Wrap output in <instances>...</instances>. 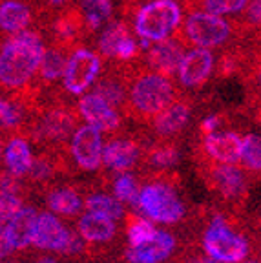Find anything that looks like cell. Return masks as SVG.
<instances>
[{
  "instance_id": "obj_14",
  "label": "cell",
  "mask_w": 261,
  "mask_h": 263,
  "mask_svg": "<svg viewBox=\"0 0 261 263\" xmlns=\"http://www.w3.org/2000/svg\"><path fill=\"white\" fill-rule=\"evenodd\" d=\"M79 117L86 121V124L97 128L106 137H115L128 130L126 117L119 110L111 108L110 104L97 93H86L77 103Z\"/></svg>"
},
{
  "instance_id": "obj_33",
  "label": "cell",
  "mask_w": 261,
  "mask_h": 263,
  "mask_svg": "<svg viewBox=\"0 0 261 263\" xmlns=\"http://www.w3.org/2000/svg\"><path fill=\"white\" fill-rule=\"evenodd\" d=\"M123 221H124V234L128 238V247L144 245V243L152 241L155 232H157V229H155L150 219L134 212V210H126Z\"/></svg>"
},
{
  "instance_id": "obj_42",
  "label": "cell",
  "mask_w": 261,
  "mask_h": 263,
  "mask_svg": "<svg viewBox=\"0 0 261 263\" xmlns=\"http://www.w3.org/2000/svg\"><path fill=\"white\" fill-rule=\"evenodd\" d=\"M24 183H22L21 177L13 176L11 172L4 170V172H0V192H9V194H16V196H21V192L24 190Z\"/></svg>"
},
{
  "instance_id": "obj_47",
  "label": "cell",
  "mask_w": 261,
  "mask_h": 263,
  "mask_svg": "<svg viewBox=\"0 0 261 263\" xmlns=\"http://www.w3.org/2000/svg\"><path fill=\"white\" fill-rule=\"evenodd\" d=\"M243 263H261V259H257V258H252V259H247V261H243Z\"/></svg>"
},
{
  "instance_id": "obj_8",
  "label": "cell",
  "mask_w": 261,
  "mask_h": 263,
  "mask_svg": "<svg viewBox=\"0 0 261 263\" xmlns=\"http://www.w3.org/2000/svg\"><path fill=\"white\" fill-rule=\"evenodd\" d=\"M188 46L203 49H223L227 46L245 42V33L237 18L210 15L204 11H190L177 29Z\"/></svg>"
},
{
  "instance_id": "obj_10",
  "label": "cell",
  "mask_w": 261,
  "mask_h": 263,
  "mask_svg": "<svg viewBox=\"0 0 261 263\" xmlns=\"http://www.w3.org/2000/svg\"><path fill=\"white\" fill-rule=\"evenodd\" d=\"M39 26L42 28V35L48 44L59 46L66 51H73L88 41L84 28V16L79 6H68L59 11L42 13Z\"/></svg>"
},
{
  "instance_id": "obj_34",
  "label": "cell",
  "mask_w": 261,
  "mask_h": 263,
  "mask_svg": "<svg viewBox=\"0 0 261 263\" xmlns=\"http://www.w3.org/2000/svg\"><path fill=\"white\" fill-rule=\"evenodd\" d=\"M241 168L250 181H261V136L249 132L241 144Z\"/></svg>"
},
{
  "instance_id": "obj_32",
  "label": "cell",
  "mask_w": 261,
  "mask_h": 263,
  "mask_svg": "<svg viewBox=\"0 0 261 263\" xmlns=\"http://www.w3.org/2000/svg\"><path fill=\"white\" fill-rule=\"evenodd\" d=\"M84 209L88 212H99L108 216L110 219L117 221V219H124L126 209L121 201H117L115 197L108 196L94 190V185H86L84 189Z\"/></svg>"
},
{
  "instance_id": "obj_4",
  "label": "cell",
  "mask_w": 261,
  "mask_h": 263,
  "mask_svg": "<svg viewBox=\"0 0 261 263\" xmlns=\"http://www.w3.org/2000/svg\"><path fill=\"white\" fill-rule=\"evenodd\" d=\"M194 172L212 197L214 206L236 216H247L250 183L245 170L236 164L212 163L196 152H190Z\"/></svg>"
},
{
  "instance_id": "obj_48",
  "label": "cell",
  "mask_w": 261,
  "mask_h": 263,
  "mask_svg": "<svg viewBox=\"0 0 261 263\" xmlns=\"http://www.w3.org/2000/svg\"><path fill=\"white\" fill-rule=\"evenodd\" d=\"M0 159H2V141H0Z\"/></svg>"
},
{
  "instance_id": "obj_29",
  "label": "cell",
  "mask_w": 261,
  "mask_h": 263,
  "mask_svg": "<svg viewBox=\"0 0 261 263\" xmlns=\"http://www.w3.org/2000/svg\"><path fill=\"white\" fill-rule=\"evenodd\" d=\"M132 28L124 18H111L99 35L95 42V51L101 55V59L106 62H115L117 59V49L128 37H132Z\"/></svg>"
},
{
  "instance_id": "obj_44",
  "label": "cell",
  "mask_w": 261,
  "mask_h": 263,
  "mask_svg": "<svg viewBox=\"0 0 261 263\" xmlns=\"http://www.w3.org/2000/svg\"><path fill=\"white\" fill-rule=\"evenodd\" d=\"M75 0H46V11H59L68 6H73Z\"/></svg>"
},
{
  "instance_id": "obj_25",
  "label": "cell",
  "mask_w": 261,
  "mask_h": 263,
  "mask_svg": "<svg viewBox=\"0 0 261 263\" xmlns=\"http://www.w3.org/2000/svg\"><path fill=\"white\" fill-rule=\"evenodd\" d=\"M252 53H250V61L247 62L245 70L239 75V81L245 88V106L243 110L252 117L254 110L261 104V39L259 41H249Z\"/></svg>"
},
{
  "instance_id": "obj_6",
  "label": "cell",
  "mask_w": 261,
  "mask_h": 263,
  "mask_svg": "<svg viewBox=\"0 0 261 263\" xmlns=\"http://www.w3.org/2000/svg\"><path fill=\"white\" fill-rule=\"evenodd\" d=\"M183 177L177 170L161 174L152 181L143 183L139 194L137 214L163 225H179L183 221H192L188 216L184 199L181 197Z\"/></svg>"
},
{
  "instance_id": "obj_13",
  "label": "cell",
  "mask_w": 261,
  "mask_h": 263,
  "mask_svg": "<svg viewBox=\"0 0 261 263\" xmlns=\"http://www.w3.org/2000/svg\"><path fill=\"white\" fill-rule=\"evenodd\" d=\"M77 234L84 239L97 254V259L106 258L110 251L121 247L119 227L104 214L86 212L77 219Z\"/></svg>"
},
{
  "instance_id": "obj_3",
  "label": "cell",
  "mask_w": 261,
  "mask_h": 263,
  "mask_svg": "<svg viewBox=\"0 0 261 263\" xmlns=\"http://www.w3.org/2000/svg\"><path fill=\"white\" fill-rule=\"evenodd\" d=\"M46 51V39L39 29H24L8 37L0 48V88L18 93L31 86Z\"/></svg>"
},
{
  "instance_id": "obj_39",
  "label": "cell",
  "mask_w": 261,
  "mask_h": 263,
  "mask_svg": "<svg viewBox=\"0 0 261 263\" xmlns=\"http://www.w3.org/2000/svg\"><path fill=\"white\" fill-rule=\"evenodd\" d=\"M61 254L73 259H97V254L91 249V245H88L75 230H69L68 243H66V247L62 249Z\"/></svg>"
},
{
  "instance_id": "obj_9",
  "label": "cell",
  "mask_w": 261,
  "mask_h": 263,
  "mask_svg": "<svg viewBox=\"0 0 261 263\" xmlns=\"http://www.w3.org/2000/svg\"><path fill=\"white\" fill-rule=\"evenodd\" d=\"M150 141V136L144 128L135 132H123L115 137H108L106 144L102 148V164L97 172L99 190H108L111 181L119 174L137 170L143 156L144 144Z\"/></svg>"
},
{
  "instance_id": "obj_16",
  "label": "cell",
  "mask_w": 261,
  "mask_h": 263,
  "mask_svg": "<svg viewBox=\"0 0 261 263\" xmlns=\"http://www.w3.org/2000/svg\"><path fill=\"white\" fill-rule=\"evenodd\" d=\"M187 48L188 44L183 41L179 31H176L172 37L155 42L146 51H141L139 62L150 71L166 75V77H176L181 61L187 55Z\"/></svg>"
},
{
  "instance_id": "obj_43",
  "label": "cell",
  "mask_w": 261,
  "mask_h": 263,
  "mask_svg": "<svg viewBox=\"0 0 261 263\" xmlns=\"http://www.w3.org/2000/svg\"><path fill=\"white\" fill-rule=\"evenodd\" d=\"M11 252H13V249H11V245H9L8 236H6V229H4V225H0V259L8 258Z\"/></svg>"
},
{
  "instance_id": "obj_5",
  "label": "cell",
  "mask_w": 261,
  "mask_h": 263,
  "mask_svg": "<svg viewBox=\"0 0 261 263\" xmlns=\"http://www.w3.org/2000/svg\"><path fill=\"white\" fill-rule=\"evenodd\" d=\"M183 9L181 0H141L121 2L119 13L139 39L159 42L181 28Z\"/></svg>"
},
{
  "instance_id": "obj_40",
  "label": "cell",
  "mask_w": 261,
  "mask_h": 263,
  "mask_svg": "<svg viewBox=\"0 0 261 263\" xmlns=\"http://www.w3.org/2000/svg\"><path fill=\"white\" fill-rule=\"evenodd\" d=\"M21 209H22L21 196L9 192H0V225H6Z\"/></svg>"
},
{
  "instance_id": "obj_15",
  "label": "cell",
  "mask_w": 261,
  "mask_h": 263,
  "mask_svg": "<svg viewBox=\"0 0 261 263\" xmlns=\"http://www.w3.org/2000/svg\"><path fill=\"white\" fill-rule=\"evenodd\" d=\"M134 68H135V61L106 62L104 64V71H101V75L95 79L94 86H91V93H97L111 108H115V110H119L123 114L128 97V84H130V77L134 73Z\"/></svg>"
},
{
  "instance_id": "obj_36",
  "label": "cell",
  "mask_w": 261,
  "mask_h": 263,
  "mask_svg": "<svg viewBox=\"0 0 261 263\" xmlns=\"http://www.w3.org/2000/svg\"><path fill=\"white\" fill-rule=\"evenodd\" d=\"M250 0H192L187 8V13L190 11H204L217 16H234L245 11Z\"/></svg>"
},
{
  "instance_id": "obj_27",
  "label": "cell",
  "mask_w": 261,
  "mask_h": 263,
  "mask_svg": "<svg viewBox=\"0 0 261 263\" xmlns=\"http://www.w3.org/2000/svg\"><path fill=\"white\" fill-rule=\"evenodd\" d=\"M69 51L59 48V46L48 44L46 46L44 57H42L41 64H39L37 75H35V84L33 86L39 88L41 91L51 90L55 88L59 79L64 75L66 70V62H68Z\"/></svg>"
},
{
  "instance_id": "obj_41",
  "label": "cell",
  "mask_w": 261,
  "mask_h": 263,
  "mask_svg": "<svg viewBox=\"0 0 261 263\" xmlns=\"http://www.w3.org/2000/svg\"><path fill=\"white\" fill-rule=\"evenodd\" d=\"M247 225H249V239L252 247V256L261 259V209L254 214L247 216Z\"/></svg>"
},
{
  "instance_id": "obj_7",
  "label": "cell",
  "mask_w": 261,
  "mask_h": 263,
  "mask_svg": "<svg viewBox=\"0 0 261 263\" xmlns=\"http://www.w3.org/2000/svg\"><path fill=\"white\" fill-rule=\"evenodd\" d=\"M55 101H42L29 124L28 137L41 148L68 146V141L81 124V117L75 104L61 101V95L53 91Z\"/></svg>"
},
{
  "instance_id": "obj_38",
  "label": "cell",
  "mask_w": 261,
  "mask_h": 263,
  "mask_svg": "<svg viewBox=\"0 0 261 263\" xmlns=\"http://www.w3.org/2000/svg\"><path fill=\"white\" fill-rule=\"evenodd\" d=\"M172 263H223L217 259L210 258L208 254H204L203 249L199 247L197 239H184V243H181L179 252L174 256Z\"/></svg>"
},
{
  "instance_id": "obj_20",
  "label": "cell",
  "mask_w": 261,
  "mask_h": 263,
  "mask_svg": "<svg viewBox=\"0 0 261 263\" xmlns=\"http://www.w3.org/2000/svg\"><path fill=\"white\" fill-rule=\"evenodd\" d=\"M181 241L168 230H157L154 239L141 247H126L121 258L126 263H166L179 252Z\"/></svg>"
},
{
  "instance_id": "obj_31",
  "label": "cell",
  "mask_w": 261,
  "mask_h": 263,
  "mask_svg": "<svg viewBox=\"0 0 261 263\" xmlns=\"http://www.w3.org/2000/svg\"><path fill=\"white\" fill-rule=\"evenodd\" d=\"M81 13L84 16V28L88 39L94 37L102 26L114 18V2L111 0H81Z\"/></svg>"
},
{
  "instance_id": "obj_30",
  "label": "cell",
  "mask_w": 261,
  "mask_h": 263,
  "mask_svg": "<svg viewBox=\"0 0 261 263\" xmlns=\"http://www.w3.org/2000/svg\"><path fill=\"white\" fill-rule=\"evenodd\" d=\"M6 168L11 172L13 176L24 179L28 176L29 168H31L33 154L29 143L21 136H15L8 141L6 144Z\"/></svg>"
},
{
  "instance_id": "obj_2",
  "label": "cell",
  "mask_w": 261,
  "mask_h": 263,
  "mask_svg": "<svg viewBox=\"0 0 261 263\" xmlns=\"http://www.w3.org/2000/svg\"><path fill=\"white\" fill-rule=\"evenodd\" d=\"M179 95L181 90L176 79L146 70L137 59L128 84V97L123 115L139 126H148Z\"/></svg>"
},
{
  "instance_id": "obj_22",
  "label": "cell",
  "mask_w": 261,
  "mask_h": 263,
  "mask_svg": "<svg viewBox=\"0 0 261 263\" xmlns=\"http://www.w3.org/2000/svg\"><path fill=\"white\" fill-rule=\"evenodd\" d=\"M44 8H35L26 0H0V31L15 35L39 24Z\"/></svg>"
},
{
  "instance_id": "obj_23",
  "label": "cell",
  "mask_w": 261,
  "mask_h": 263,
  "mask_svg": "<svg viewBox=\"0 0 261 263\" xmlns=\"http://www.w3.org/2000/svg\"><path fill=\"white\" fill-rule=\"evenodd\" d=\"M69 238V230L61 223L57 216L51 212H42L37 216L35 229H33V243L37 251L44 252H59L66 247Z\"/></svg>"
},
{
  "instance_id": "obj_12",
  "label": "cell",
  "mask_w": 261,
  "mask_h": 263,
  "mask_svg": "<svg viewBox=\"0 0 261 263\" xmlns=\"http://www.w3.org/2000/svg\"><path fill=\"white\" fill-rule=\"evenodd\" d=\"M102 62L104 61L101 59V55L94 49H88L84 46L75 48L66 62L61 93H66L69 97L84 95V91L90 90L95 79L101 75Z\"/></svg>"
},
{
  "instance_id": "obj_1",
  "label": "cell",
  "mask_w": 261,
  "mask_h": 263,
  "mask_svg": "<svg viewBox=\"0 0 261 263\" xmlns=\"http://www.w3.org/2000/svg\"><path fill=\"white\" fill-rule=\"evenodd\" d=\"M247 216H236L214 205L199 206L196 223L201 227L199 247L204 254L223 263L245 261L252 254Z\"/></svg>"
},
{
  "instance_id": "obj_28",
  "label": "cell",
  "mask_w": 261,
  "mask_h": 263,
  "mask_svg": "<svg viewBox=\"0 0 261 263\" xmlns=\"http://www.w3.org/2000/svg\"><path fill=\"white\" fill-rule=\"evenodd\" d=\"M37 209L33 206H22L18 212L6 223V236L9 239L13 251H26L33 243V229L37 221Z\"/></svg>"
},
{
  "instance_id": "obj_19",
  "label": "cell",
  "mask_w": 261,
  "mask_h": 263,
  "mask_svg": "<svg viewBox=\"0 0 261 263\" xmlns=\"http://www.w3.org/2000/svg\"><path fill=\"white\" fill-rule=\"evenodd\" d=\"M102 134L90 124H79L68 144L71 163L82 172H99L102 164Z\"/></svg>"
},
{
  "instance_id": "obj_45",
  "label": "cell",
  "mask_w": 261,
  "mask_h": 263,
  "mask_svg": "<svg viewBox=\"0 0 261 263\" xmlns=\"http://www.w3.org/2000/svg\"><path fill=\"white\" fill-rule=\"evenodd\" d=\"M252 117H254V119H256V121H257V123H259V124H261V104H259V106H257V108H256V110H254Z\"/></svg>"
},
{
  "instance_id": "obj_24",
  "label": "cell",
  "mask_w": 261,
  "mask_h": 263,
  "mask_svg": "<svg viewBox=\"0 0 261 263\" xmlns=\"http://www.w3.org/2000/svg\"><path fill=\"white\" fill-rule=\"evenodd\" d=\"M84 189L86 185H53L46 189L44 201L49 210H53L59 216L73 219L81 216L84 209Z\"/></svg>"
},
{
  "instance_id": "obj_37",
  "label": "cell",
  "mask_w": 261,
  "mask_h": 263,
  "mask_svg": "<svg viewBox=\"0 0 261 263\" xmlns=\"http://www.w3.org/2000/svg\"><path fill=\"white\" fill-rule=\"evenodd\" d=\"M245 33V41L261 39V0H250L243 15L237 18Z\"/></svg>"
},
{
  "instance_id": "obj_46",
  "label": "cell",
  "mask_w": 261,
  "mask_h": 263,
  "mask_svg": "<svg viewBox=\"0 0 261 263\" xmlns=\"http://www.w3.org/2000/svg\"><path fill=\"white\" fill-rule=\"evenodd\" d=\"M35 263H59L55 258H41L39 261H35Z\"/></svg>"
},
{
  "instance_id": "obj_11",
  "label": "cell",
  "mask_w": 261,
  "mask_h": 263,
  "mask_svg": "<svg viewBox=\"0 0 261 263\" xmlns=\"http://www.w3.org/2000/svg\"><path fill=\"white\" fill-rule=\"evenodd\" d=\"M199 106V99L192 93H183L161 111L146 128L148 136L154 141H183L190 121L194 119V111Z\"/></svg>"
},
{
  "instance_id": "obj_21",
  "label": "cell",
  "mask_w": 261,
  "mask_h": 263,
  "mask_svg": "<svg viewBox=\"0 0 261 263\" xmlns=\"http://www.w3.org/2000/svg\"><path fill=\"white\" fill-rule=\"evenodd\" d=\"M183 141H154L150 137L143 148V156L135 174H154L176 170L181 163Z\"/></svg>"
},
{
  "instance_id": "obj_17",
  "label": "cell",
  "mask_w": 261,
  "mask_h": 263,
  "mask_svg": "<svg viewBox=\"0 0 261 263\" xmlns=\"http://www.w3.org/2000/svg\"><path fill=\"white\" fill-rule=\"evenodd\" d=\"M216 55L212 49L197 48L188 51L183 57L177 70V86L183 93L196 95L204 86H208L210 79L214 77Z\"/></svg>"
},
{
  "instance_id": "obj_18",
  "label": "cell",
  "mask_w": 261,
  "mask_h": 263,
  "mask_svg": "<svg viewBox=\"0 0 261 263\" xmlns=\"http://www.w3.org/2000/svg\"><path fill=\"white\" fill-rule=\"evenodd\" d=\"M243 137L237 130H223L204 137H192L190 152L203 156L212 163L236 164L241 159Z\"/></svg>"
},
{
  "instance_id": "obj_35",
  "label": "cell",
  "mask_w": 261,
  "mask_h": 263,
  "mask_svg": "<svg viewBox=\"0 0 261 263\" xmlns=\"http://www.w3.org/2000/svg\"><path fill=\"white\" fill-rule=\"evenodd\" d=\"M111 192L117 201H121L123 205L132 206L134 212H137L139 209V194L143 189V183L137 177L135 172H124L119 174L114 181H111Z\"/></svg>"
},
{
  "instance_id": "obj_26",
  "label": "cell",
  "mask_w": 261,
  "mask_h": 263,
  "mask_svg": "<svg viewBox=\"0 0 261 263\" xmlns=\"http://www.w3.org/2000/svg\"><path fill=\"white\" fill-rule=\"evenodd\" d=\"M250 42H237V44L227 46L221 49V55L216 59V66H214V81H227V79L239 77L245 70L247 62L250 61Z\"/></svg>"
}]
</instances>
